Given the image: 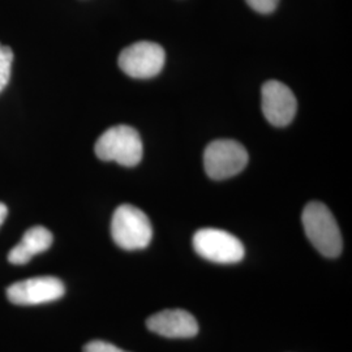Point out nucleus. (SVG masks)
<instances>
[{"mask_svg": "<svg viewBox=\"0 0 352 352\" xmlns=\"http://www.w3.org/2000/svg\"><path fill=\"white\" fill-rule=\"evenodd\" d=\"M84 352H128L104 340H91L85 344Z\"/></svg>", "mask_w": 352, "mask_h": 352, "instance_id": "obj_13", "label": "nucleus"}, {"mask_svg": "<svg viewBox=\"0 0 352 352\" xmlns=\"http://www.w3.org/2000/svg\"><path fill=\"white\" fill-rule=\"evenodd\" d=\"M111 235L120 248L138 251L151 244L153 228L146 214L133 205L123 204L113 213Z\"/></svg>", "mask_w": 352, "mask_h": 352, "instance_id": "obj_3", "label": "nucleus"}, {"mask_svg": "<svg viewBox=\"0 0 352 352\" xmlns=\"http://www.w3.org/2000/svg\"><path fill=\"white\" fill-rule=\"evenodd\" d=\"M248 153L235 140H215L204 153V167L209 177L225 180L238 175L248 164Z\"/></svg>", "mask_w": 352, "mask_h": 352, "instance_id": "obj_4", "label": "nucleus"}, {"mask_svg": "<svg viewBox=\"0 0 352 352\" xmlns=\"http://www.w3.org/2000/svg\"><path fill=\"white\" fill-rule=\"evenodd\" d=\"M302 227L307 238L317 251L325 257H338L343 241L334 215L322 202H309L302 215Z\"/></svg>", "mask_w": 352, "mask_h": 352, "instance_id": "obj_1", "label": "nucleus"}, {"mask_svg": "<svg viewBox=\"0 0 352 352\" xmlns=\"http://www.w3.org/2000/svg\"><path fill=\"white\" fill-rule=\"evenodd\" d=\"M261 107L270 124L286 126L296 115L298 102L287 85L277 80H270L261 89Z\"/></svg>", "mask_w": 352, "mask_h": 352, "instance_id": "obj_8", "label": "nucleus"}, {"mask_svg": "<svg viewBox=\"0 0 352 352\" xmlns=\"http://www.w3.org/2000/svg\"><path fill=\"white\" fill-rule=\"evenodd\" d=\"M166 54L158 43L141 41L126 47L119 55L120 69L133 78H151L164 68Z\"/></svg>", "mask_w": 352, "mask_h": 352, "instance_id": "obj_6", "label": "nucleus"}, {"mask_svg": "<svg viewBox=\"0 0 352 352\" xmlns=\"http://www.w3.org/2000/svg\"><path fill=\"white\" fill-rule=\"evenodd\" d=\"M192 243L199 256L217 264H236L245 253L243 243L235 235L218 228L199 230Z\"/></svg>", "mask_w": 352, "mask_h": 352, "instance_id": "obj_5", "label": "nucleus"}, {"mask_svg": "<svg viewBox=\"0 0 352 352\" xmlns=\"http://www.w3.org/2000/svg\"><path fill=\"white\" fill-rule=\"evenodd\" d=\"M13 52L8 46L0 43V91L10 82L12 72Z\"/></svg>", "mask_w": 352, "mask_h": 352, "instance_id": "obj_11", "label": "nucleus"}, {"mask_svg": "<svg viewBox=\"0 0 352 352\" xmlns=\"http://www.w3.org/2000/svg\"><path fill=\"white\" fill-rule=\"evenodd\" d=\"M94 151L102 161L133 167L142 160V141L139 132L129 126L109 128L97 140Z\"/></svg>", "mask_w": 352, "mask_h": 352, "instance_id": "obj_2", "label": "nucleus"}, {"mask_svg": "<svg viewBox=\"0 0 352 352\" xmlns=\"http://www.w3.org/2000/svg\"><path fill=\"white\" fill-rule=\"evenodd\" d=\"M7 214H8L7 206L3 202H0V226L4 223V221L7 218Z\"/></svg>", "mask_w": 352, "mask_h": 352, "instance_id": "obj_14", "label": "nucleus"}, {"mask_svg": "<svg viewBox=\"0 0 352 352\" xmlns=\"http://www.w3.org/2000/svg\"><path fill=\"white\" fill-rule=\"evenodd\" d=\"M146 327L166 338H192L199 333L196 318L184 309H164L151 316Z\"/></svg>", "mask_w": 352, "mask_h": 352, "instance_id": "obj_9", "label": "nucleus"}, {"mask_svg": "<svg viewBox=\"0 0 352 352\" xmlns=\"http://www.w3.org/2000/svg\"><path fill=\"white\" fill-rule=\"evenodd\" d=\"M252 10L256 12L267 14L276 11L279 0H245Z\"/></svg>", "mask_w": 352, "mask_h": 352, "instance_id": "obj_12", "label": "nucleus"}, {"mask_svg": "<svg viewBox=\"0 0 352 352\" xmlns=\"http://www.w3.org/2000/svg\"><path fill=\"white\" fill-rule=\"evenodd\" d=\"M65 294L63 282L59 278H29L11 285L7 298L17 305H38L60 299Z\"/></svg>", "mask_w": 352, "mask_h": 352, "instance_id": "obj_7", "label": "nucleus"}, {"mask_svg": "<svg viewBox=\"0 0 352 352\" xmlns=\"http://www.w3.org/2000/svg\"><path fill=\"white\" fill-rule=\"evenodd\" d=\"M52 234L43 226L29 228L21 241L8 253V261L12 265H25L38 253L47 251L52 244Z\"/></svg>", "mask_w": 352, "mask_h": 352, "instance_id": "obj_10", "label": "nucleus"}]
</instances>
